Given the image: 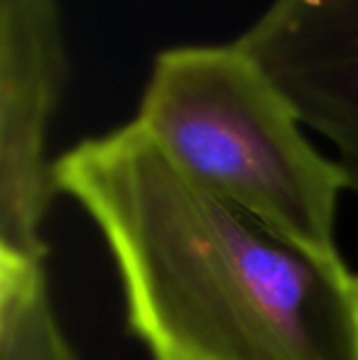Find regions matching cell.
Returning a JSON list of instances; mask_svg holds the SVG:
<instances>
[{
    "instance_id": "obj_3",
    "label": "cell",
    "mask_w": 358,
    "mask_h": 360,
    "mask_svg": "<svg viewBox=\"0 0 358 360\" xmlns=\"http://www.w3.org/2000/svg\"><path fill=\"white\" fill-rule=\"evenodd\" d=\"M67 76L57 0H0V260L42 262L47 135Z\"/></svg>"
},
{
    "instance_id": "obj_1",
    "label": "cell",
    "mask_w": 358,
    "mask_h": 360,
    "mask_svg": "<svg viewBox=\"0 0 358 360\" xmlns=\"http://www.w3.org/2000/svg\"><path fill=\"white\" fill-rule=\"evenodd\" d=\"M52 165L103 236L150 360H358L346 262L199 189L135 120Z\"/></svg>"
},
{
    "instance_id": "obj_6",
    "label": "cell",
    "mask_w": 358,
    "mask_h": 360,
    "mask_svg": "<svg viewBox=\"0 0 358 360\" xmlns=\"http://www.w3.org/2000/svg\"><path fill=\"white\" fill-rule=\"evenodd\" d=\"M356 309H358V275H356Z\"/></svg>"
},
{
    "instance_id": "obj_5",
    "label": "cell",
    "mask_w": 358,
    "mask_h": 360,
    "mask_svg": "<svg viewBox=\"0 0 358 360\" xmlns=\"http://www.w3.org/2000/svg\"><path fill=\"white\" fill-rule=\"evenodd\" d=\"M0 360H79L57 321L42 262L0 260Z\"/></svg>"
},
{
    "instance_id": "obj_4",
    "label": "cell",
    "mask_w": 358,
    "mask_h": 360,
    "mask_svg": "<svg viewBox=\"0 0 358 360\" xmlns=\"http://www.w3.org/2000/svg\"><path fill=\"white\" fill-rule=\"evenodd\" d=\"M358 191V0H275L238 39Z\"/></svg>"
},
{
    "instance_id": "obj_2",
    "label": "cell",
    "mask_w": 358,
    "mask_h": 360,
    "mask_svg": "<svg viewBox=\"0 0 358 360\" xmlns=\"http://www.w3.org/2000/svg\"><path fill=\"white\" fill-rule=\"evenodd\" d=\"M135 123L199 189L341 257L336 211L349 176L314 150L290 101L236 42L160 52Z\"/></svg>"
}]
</instances>
